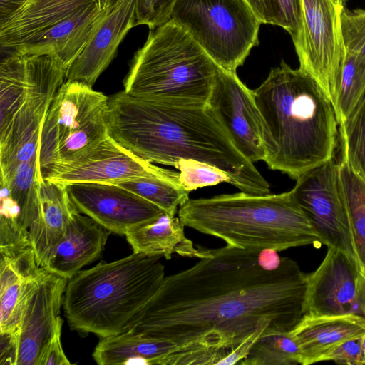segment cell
<instances>
[{
  "instance_id": "obj_1",
  "label": "cell",
  "mask_w": 365,
  "mask_h": 365,
  "mask_svg": "<svg viewBox=\"0 0 365 365\" xmlns=\"http://www.w3.org/2000/svg\"><path fill=\"white\" fill-rule=\"evenodd\" d=\"M259 251L207 249L192 267L165 277L129 329L177 346L163 365L222 364L252 339L290 331L304 314L307 274L285 257L265 269Z\"/></svg>"
},
{
  "instance_id": "obj_2",
  "label": "cell",
  "mask_w": 365,
  "mask_h": 365,
  "mask_svg": "<svg viewBox=\"0 0 365 365\" xmlns=\"http://www.w3.org/2000/svg\"><path fill=\"white\" fill-rule=\"evenodd\" d=\"M106 119L108 135L143 160L173 167L181 159L203 162L225 172L242 192H270L207 104L173 105L122 91L108 97Z\"/></svg>"
},
{
  "instance_id": "obj_3",
  "label": "cell",
  "mask_w": 365,
  "mask_h": 365,
  "mask_svg": "<svg viewBox=\"0 0 365 365\" xmlns=\"http://www.w3.org/2000/svg\"><path fill=\"white\" fill-rule=\"evenodd\" d=\"M252 94L270 169L296 180L334 158L338 121L331 101L310 74L282 61Z\"/></svg>"
},
{
  "instance_id": "obj_4",
  "label": "cell",
  "mask_w": 365,
  "mask_h": 365,
  "mask_svg": "<svg viewBox=\"0 0 365 365\" xmlns=\"http://www.w3.org/2000/svg\"><path fill=\"white\" fill-rule=\"evenodd\" d=\"M178 217L185 226L240 249L280 252L321 243L292 190L188 199L180 206Z\"/></svg>"
},
{
  "instance_id": "obj_5",
  "label": "cell",
  "mask_w": 365,
  "mask_h": 365,
  "mask_svg": "<svg viewBox=\"0 0 365 365\" xmlns=\"http://www.w3.org/2000/svg\"><path fill=\"white\" fill-rule=\"evenodd\" d=\"M161 257L133 252L68 279L63 308L70 328L101 338L128 330L165 277Z\"/></svg>"
},
{
  "instance_id": "obj_6",
  "label": "cell",
  "mask_w": 365,
  "mask_h": 365,
  "mask_svg": "<svg viewBox=\"0 0 365 365\" xmlns=\"http://www.w3.org/2000/svg\"><path fill=\"white\" fill-rule=\"evenodd\" d=\"M218 68L185 29L168 21L150 29L135 53L123 91L160 103L205 106Z\"/></svg>"
},
{
  "instance_id": "obj_7",
  "label": "cell",
  "mask_w": 365,
  "mask_h": 365,
  "mask_svg": "<svg viewBox=\"0 0 365 365\" xmlns=\"http://www.w3.org/2000/svg\"><path fill=\"white\" fill-rule=\"evenodd\" d=\"M104 10L97 0H26L0 23L1 51L6 56H49L68 70Z\"/></svg>"
},
{
  "instance_id": "obj_8",
  "label": "cell",
  "mask_w": 365,
  "mask_h": 365,
  "mask_svg": "<svg viewBox=\"0 0 365 365\" xmlns=\"http://www.w3.org/2000/svg\"><path fill=\"white\" fill-rule=\"evenodd\" d=\"M108 97L85 84L64 81L42 123L38 170L47 179L73 163L108 138Z\"/></svg>"
},
{
  "instance_id": "obj_9",
  "label": "cell",
  "mask_w": 365,
  "mask_h": 365,
  "mask_svg": "<svg viewBox=\"0 0 365 365\" xmlns=\"http://www.w3.org/2000/svg\"><path fill=\"white\" fill-rule=\"evenodd\" d=\"M168 21L185 29L218 67L232 73L259 44L261 22L245 0H177Z\"/></svg>"
},
{
  "instance_id": "obj_10",
  "label": "cell",
  "mask_w": 365,
  "mask_h": 365,
  "mask_svg": "<svg viewBox=\"0 0 365 365\" xmlns=\"http://www.w3.org/2000/svg\"><path fill=\"white\" fill-rule=\"evenodd\" d=\"M29 88L7 125L0 130L1 174L37 155L42 123L66 79L67 68L49 56L32 55Z\"/></svg>"
},
{
  "instance_id": "obj_11",
  "label": "cell",
  "mask_w": 365,
  "mask_h": 365,
  "mask_svg": "<svg viewBox=\"0 0 365 365\" xmlns=\"http://www.w3.org/2000/svg\"><path fill=\"white\" fill-rule=\"evenodd\" d=\"M296 180L291 190L321 243L342 250L359 264L339 163L333 158L303 173Z\"/></svg>"
},
{
  "instance_id": "obj_12",
  "label": "cell",
  "mask_w": 365,
  "mask_h": 365,
  "mask_svg": "<svg viewBox=\"0 0 365 365\" xmlns=\"http://www.w3.org/2000/svg\"><path fill=\"white\" fill-rule=\"evenodd\" d=\"M333 0H302V23L293 41L299 68L310 74L331 101L344 57L340 12Z\"/></svg>"
},
{
  "instance_id": "obj_13",
  "label": "cell",
  "mask_w": 365,
  "mask_h": 365,
  "mask_svg": "<svg viewBox=\"0 0 365 365\" xmlns=\"http://www.w3.org/2000/svg\"><path fill=\"white\" fill-rule=\"evenodd\" d=\"M207 105L236 148L251 162L264 160L261 119L252 90L237 73L217 68Z\"/></svg>"
},
{
  "instance_id": "obj_14",
  "label": "cell",
  "mask_w": 365,
  "mask_h": 365,
  "mask_svg": "<svg viewBox=\"0 0 365 365\" xmlns=\"http://www.w3.org/2000/svg\"><path fill=\"white\" fill-rule=\"evenodd\" d=\"M76 210L111 232L125 234L165 211L134 192L113 183L65 185Z\"/></svg>"
},
{
  "instance_id": "obj_15",
  "label": "cell",
  "mask_w": 365,
  "mask_h": 365,
  "mask_svg": "<svg viewBox=\"0 0 365 365\" xmlns=\"http://www.w3.org/2000/svg\"><path fill=\"white\" fill-rule=\"evenodd\" d=\"M145 178H161L180 185V173L138 158L108 136L82 158L46 180L65 185L76 182L115 184Z\"/></svg>"
},
{
  "instance_id": "obj_16",
  "label": "cell",
  "mask_w": 365,
  "mask_h": 365,
  "mask_svg": "<svg viewBox=\"0 0 365 365\" xmlns=\"http://www.w3.org/2000/svg\"><path fill=\"white\" fill-rule=\"evenodd\" d=\"M68 279L41 267L26 297L19 324L17 365H38L43 351L63 322Z\"/></svg>"
},
{
  "instance_id": "obj_17",
  "label": "cell",
  "mask_w": 365,
  "mask_h": 365,
  "mask_svg": "<svg viewBox=\"0 0 365 365\" xmlns=\"http://www.w3.org/2000/svg\"><path fill=\"white\" fill-rule=\"evenodd\" d=\"M358 262L346 252L328 247L319 267L307 274L304 314L364 317L357 301Z\"/></svg>"
},
{
  "instance_id": "obj_18",
  "label": "cell",
  "mask_w": 365,
  "mask_h": 365,
  "mask_svg": "<svg viewBox=\"0 0 365 365\" xmlns=\"http://www.w3.org/2000/svg\"><path fill=\"white\" fill-rule=\"evenodd\" d=\"M136 24L135 0H121L104 10L83 48L68 68L66 81L93 87Z\"/></svg>"
},
{
  "instance_id": "obj_19",
  "label": "cell",
  "mask_w": 365,
  "mask_h": 365,
  "mask_svg": "<svg viewBox=\"0 0 365 365\" xmlns=\"http://www.w3.org/2000/svg\"><path fill=\"white\" fill-rule=\"evenodd\" d=\"M41 268L29 235L0 242V334L18 329L28 292Z\"/></svg>"
},
{
  "instance_id": "obj_20",
  "label": "cell",
  "mask_w": 365,
  "mask_h": 365,
  "mask_svg": "<svg viewBox=\"0 0 365 365\" xmlns=\"http://www.w3.org/2000/svg\"><path fill=\"white\" fill-rule=\"evenodd\" d=\"M110 233L76 208L62 240L43 268L69 279L101 255Z\"/></svg>"
},
{
  "instance_id": "obj_21",
  "label": "cell",
  "mask_w": 365,
  "mask_h": 365,
  "mask_svg": "<svg viewBox=\"0 0 365 365\" xmlns=\"http://www.w3.org/2000/svg\"><path fill=\"white\" fill-rule=\"evenodd\" d=\"M75 209L65 185L41 179L37 213L28 229L39 267L46 266Z\"/></svg>"
},
{
  "instance_id": "obj_22",
  "label": "cell",
  "mask_w": 365,
  "mask_h": 365,
  "mask_svg": "<svg viewBox=\"0 0 365 365\" xmlns=\"http://www.w3.org/2000/svg\"><path fill=\"white\" fill-rule=\"evenodd\" d=\"M301 354V364L319 362V359L337 345L362 336L365 318L356 314L314 316L304 314L289 331Z\"/></svg>"
},
{
  "instance_id": "obj_23",
  "label": "cell",
  "mask_w": 365,
  "mask_h": 365,
  "mask_svg": "<svg viewBox=\"0 0 365 365\" xmlns=\"http://www.w3.org/2000/svg\"><path fill=\"white\" fill-rule=\"evenodd\" d=\"M184 227L178 217L164 212L156 219L128 231L125 237L133 252L160 255L166 259H170L173 253L202 258L207 248L195 247L186 237Z\"/></svg>"
},
{
  "instance_id": "obj_24",
  "label": "cell",
  "mask_w": 365,
  "mask_h": 365,
  "mask_svg": "<svg viewBox=\"0 0 365 365\" xmlns=\"http://www.w3.org/2000/svg\"><path fill=\"white\" fill-rule=\"evenodd\" d=\"M177 346L170 341L149 337L128 329L102 339L92 356L99 365L162 364Z\"/></svg>"
},
{
  "instance_id": "obj_25",
  "label": "cell",
  "mask_w": 365,
  "mask_h": 365,
  "mask_svg": "<svg viewBox=\"0 0 365 365\" xmlns=\"http://www.w3.org/2000/svg\"><path fill=\"white\" fill-rule=\"evenodd\" d=\"M339 170L360 272L365 276V179L343 158Z\"/></svg>"
},
{
  "instance_id": "obj_26",
  "label": "cell",
  "mask_w": 365,
  "mask_h": 365,
  "mask_svg": "<svg viewBox=\"0 0 365 365\" xmlns=\"http://www.w3.org/2000/svg\"><path fill=\"white\" fill-rule=\"evenodd\" d=\"M41 178L37 155L6 174H0V179L6 182L11 197L20 208L19 225L24 230H28L37 213Z\"/></svg>"
},
{
  "instance_id": "obj_27",
  "label": "cell",
  "mask_w": 365,
  "mask_h": 365,
  "mask_svg": "<svg viewBox=\"0 0 365 365\" xmlns=\"http://www.w3.org/2000/svg\"><path fill=\"white\" fill-rule=\"evenodd\" d=\"M365 92V58L345 51L331 103L338 124L343 123Z\"/></svg>"
},
{
  "instance_id": "obj_28",
  "label": "cell",
  "mask_w": 365,
  "mask_h": 365,
  "mask_svg": "<svg viewBox=\"0 0 365 365\" xmlns=\"http://www.w3.org/2000/svg\"><path fill=\"white\" fill-rule=\"evenodd\" d=\"M301 364L299 346L289 331L273 332L261 336L241 365Z\"/></svg>"
},
{
  "instance_id": "obj_29",
  "label": "cell",
  "mask_w": 365,
  "mask_h": 365,
  "mask_svg": "<svg viewBox=\"0 0 365 365\" xmlns=\"http://www.w3.org/2000/svg\"><path fill=\"white\" fill-rule=\"evenodd\" d=\"M341 158L365 179V92L348 118L339 125Z\"/></svg>"
},
{
  "instance_id": "obj_30",
  "label": "cell",
  "mask_w": 365,
  "mask_h": 365,
  "mask_svg": "<svg viewBox=\"0 0 365 365\" xmlns=\"http://www.w3.org/2000/svg\"><path fill=\"white\" fill-rule=\"evenodd\" d=\"M115 184L172 215H175L178 207L189 199V192L180 185L161 178H138Z\"/></svg>"
},
{
  "instance_id": "obj_31",
  "label": "cell",
  "mask_w": 365,
  "mask_h": 365,
  "mask_svg": "<svg viewBox=\"0 0 365 365\" xmlns=\"http://www.w3.org/2000/svg\"><path fill=\"white\" fill-rule=\"evenodd\" d=\"M261 24L279 26L294 41L302 23V0H245Z\"/></svg>"
},
{
  "instance_id": "obj_32",
  "label": "cell",
  "mask_w": 365,
  "mask_h": 365,
  "mask_svg": "<svg viewBox=\"0 0 365 365\" xmlns=\"http://www.w3.org/2000/svg\"><path fill=\"white\" fill-rule=\"evenodd\" d=\"M174 167L180 170V185L188 192L222 182L230 183V178L225 172L203 162L181 159Z\"/></svg>"
},
{
  "instance_id": "obj_33",
  "label": "cell",
  "mask_w": 365,
  "mask_h": 365,
  "mask_svg": "<svg viewBox=\"0 0 365 365\" xmlns=\"http://www.w3.org/2000/svg\"><path fill=\"white\" fill-rule=\"evenodd\" d=\"M340 29L345 51L365 58V9L350 11L343 6Z\"/></svg>"
},
{
  "instance_id": "obj_34",
  "label": "cell",
  "mask_w": 365,
  "mask_h": 365,
  "mask_svg": "<svg viewBox=\"0 0 365 365\" xmlns=\"http://www.w3.org/2000/svg\"><path fill=\"white\" fill-rule=\"evenodd\" d=\"M177 0H135L136 24L157 27L169 20Z\"/></svg>"
},
{
  "instance_id": "obj_35",
  "label": "cell",
  "mask_w": 365,
  "mask_h": 365,
  "mask_svg": "<svg viewBox=\"0 0 365 365\" xmlns=\"http://www.w3.org/2000/svg\"><path fill=\"white\" fill-rule=\"evenodd\" d=\"M333 361L339 364L365 365L361 336L349 339L322 356L319 362Z\"/></svg>"
},
{
  "instance_id": "obj_36",
  "label": "cell",
  "mask_w": 365,
  "mask_h": 365,
  "mask_svg": "<svg viewBox=\"0 0 365 365\" xmlns=\"http://www.w3.org/2000/svg\"><path fill=\"white\" fill-rule=\"evenodd\" d=\"M63 322L44 348L40 358L38 365H71V363L66 356L61 342Z\"/></svg>"
},
{
  "instance_id": "obj_37",
  "label": "cell",
  "mask_w": 365,
  "mask_h": 365,
  "mask_svg": "<svg viewBox=\"0 0 365 365\" xmlns=\"http://www.w3.org/2000/svg\"><path fill=\"white\" fill-rule=\"evenodd\" d=\"M0 364L17 365L19 329L11 333L0 334Z\"/></svg>"
},
{
  "instance_id": "obj_38",
  "label": "cell",
  "mask_w": 365,
  "mask_h": 365,
  "mask_svg": "<svg viewBox=\"0 0 365 365\" xmlns=\"http://www.w3.org/2000/svg\"><path fill=\"white\" fill-rule=\"evenodd\" d=\"M282 257H280L278 251L273 249H264L259 251L258 262L265 269L274 270L277 269Z\"/></svg>"
},
{
  "instance_id": "obj_39",
  "label": "cell",
  "mask_w": 365,
  "mask_h": 365,
  "mask_svg": "<svg viewBox=\"0 0 365 365\" xmlns=\"http://www.w3.org/2000/svg\"><path fill=\"white\" fill-rule=\"evenodd\" d=\"M26 0H0V23L17 11Z\"/></svg>"
},
{
  "instance_id": "obj_40",
  "label": "cell",
  "mask_w": 365,
  "mask_h": 365,
  "mask_svg": "<svg viewBox=\"0 0 365 365\" xmlns=\"http://www.w3.org/2000/svg\"><path fill=\"white\" fill-rule=\"evenodd\" d=\"M356 294L358 304L365 318V277L361 272L356 281Z\"/></svg>"
},
{
  "instance_id": "obj_41",
  "label": "cell",
  "mask_w": 365,
  "mask_h": 365,
  "mask_svg": "<svg viewBox=\"0 0 365 365\" xmlns=\"http://www.w3.org/2000/svg\"><path fill=\"white\" fill-rule=\"evenodd\" d=\"M121 0H97L98 6L101 10L108 9L116 4Z\"/></svg>"
},
{
  "instance_id": "obj_42",
  "label": "cell",
  "mask_w": 365,
  "mask_h": 365,
  "mask_svg": "<svg viewBox=\"0 0 365 365\" xmlns=\"http://www.w3.org/2000/svg\"><path fill=\"white\" fill-rule=\"evenodd\" d=\"M361 346H362V351H363L364 358V360H365V333H364V334L361 336Z\"/></svg>"
},
{
  "instance_id": "obj_43",
  "label": "cell",
  "mask_w": 365,
  "mask_h": 365,
  "mask_svg": "<svg viewBox=\"0 0 365 365\" xmlns=\"http://www.w3.org/2000/svg\"><path fill=\"white\" fill-rule=\"evenodd\" d=\"M336 4L340 6H344V2L346 0H333Z\"/></svg>"
},
{
  "instance_id": "obj_44",
  "label": "cell",
  "mask_w": 365,
  "mask_h": 365,
  "mask_svg": "<svg viewBox=\"0 0 365 365\" xmlns=\"http://www.w3.org/2000/svg\"><path fill=\"white\" fill-rule=\"evenodd\" d=\"M364 277H365V276H364Z\"/></svg>"
}]
</instances>
